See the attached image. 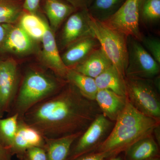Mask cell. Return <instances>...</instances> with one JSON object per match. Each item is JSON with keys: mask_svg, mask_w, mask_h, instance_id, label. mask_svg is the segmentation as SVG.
Listing matches in <instances>:
<instances>
[{"mask_svg": "<svg viewBox=\"0 0 160 160\" xmlns=\"http://www.w3.org/2000/svg\"><path fill=\"white\" fill-rule=\"evenodd\" d=\"M102 113L95 101L68 82L61 91L32 107L22 118L46 138L84 132Z\"/></svg>", "mask_w": 160, "mask_h": 160, "instance_id": "1", "label": "cell"}, {"mask_svg": "<svg viewBox=\"0 0 160 160\" xmlns=\"http://www.w3.org/2000/svg\"><path fill=\"white\" fill-rule=\"evenodd\" d=\"M115 122L108 136L93 152H109L117 156L138 140L152 134L160 123L141 113L127 97L126 106Z\"/></svg>", "mask_w": 160, "mask_h": 160, "instance_id": "2", "label": "cell"}, {"mask_svg": "<svg viewBox=\"0 0 160 160\" xmlns=\"http://www.w3.org/2000/svg\"><path fill=\"white\" fill-rule=\"evenodd\" d=\"M68 82L55 77L42 70L31 69L25 74L12 104L10 115L17 114L19 118L32 107L58 93Z\"/></svg>", "mask_w": 160, "mask_h": 160, "instance_id": "3", "label": "cell"}, {"mask_svg": "<svg viewBox=\"0 0 160 160\" xmlns=\"http://www.w3.org/2000/svg\"><path fill=\"white\" fill-rule=\"evenodd\" d=\"M89 26L100 48L120 74L126 77L128 58V37L90 16Z\"/></svg>", "mask_w": 160, "mask_h": 160, "instance_id": "4", "label": "cell"}, {"mask_svg": "<svg viewBox=\"0 0 160 160\" xmlns=\"http://www.w3.org/2000/svg\"><path fill=\"white\" fill-rule=\"evenodd\" d=\"M126 97L142 114L160 121V92L152 79L125 78Z\"/></svg>", "mask_w": 160, "mask_h": 160, "instance_id": "5", "label": "cell"}, {"mask_svg": "<svg viewBox=\"0 0 160 160\" xmlns=\"http://www.w3.org/2000/svg\"><path fill=\"white\" fill-rule=\"evenodd\" d=\"M128 64L126 77L153 79L159 75L160 64L143 47L142 43L128 37Z\"/></svg>", "mask_w": 160, "mask_h": 160, "instance_id": "6", "label": "cell"}, {"mask_svg": "<svg viewBox=\"0 0 160 160\" xmlns=\"http://www.w3.org/2000/svg\"><path fill=\"white\" fill-rule=\"evenodd\" d=\"M113 122L101 113L72 146L66 160H74L94 151L111 131Z\"/></svg>", "mask_w": 160, "mask_h": 160, "instance_id": "7", "label": "cell"}, {"mask_svg": "<svg viewBox=\"0 0 160 160\" xmlns=\"http://www.w3.org/2000/svg\"><path fill=\"white\" fill-rule=\"evenodd\" d=\"M138 1L126 0L113 15L103 22L141 42L143 36L140 29Z\"/></svg>", "mask_w": 160, "mask_h": 160, "instance_id": "8", "label": "cell"}, {"mask_svg": "<svg viewBox=\"0 0 160 160\" xmlns=\"http://www.w3.org/2000/svg\"><path fill=\"white\" fill-rule=\"evenodd\" d=\"M17 63L12 59L0 61V110L9 113L19 88Z\"/></svg>", "mask_w": 160, "mask_h": 160, "instance_id": "9", "label": "cell"}, {"mask_svg": "<svg viewBox=\"0 0 160 160\" xmlns=\"http://www.w3.org/2000/svg\"><path fill=\"white\" fill-rule=\"evenodd\" d=\"M89 19L90 15L86 8L77 9L66 19L60 35V46L62 49L93 35L89 26Z\"/></svg>", "mask_w": 160, "mask_h": 160, "instance_id": "10", "label": "cell"}, {"mask_svg": "<svg viewBox=\"0 0 160 160\" xmlns=\"http://www.w3.org/2000/svg\"><path fill=\"white\" fill-rule=\"evenodd\" d=\"M41 42L42 44L41 55L42 62L44 66L51 69L56 76L66 80V75L69 69L62 60L54 32L47 24Z\"/></svg>", "mask_w": 160, "mask_h": 160, "instance_id": "11", "label": "cell"}, {"mask_svg": "<svg viewBox=\"0 0 160 160\" xmlns=\"http://www.w3.org/2000/svg\"><path fill=\"white\" fill-rule=\"evenodd\" d=\"M45 138L41 133L19 118L16 134L10 149L12 155L23 159L26 150L33 147H45Z\"/></svg>", "mask_w": 160, "mask_h": 160, "instance_id": "12", "label": "cell"}, {"mask_svg": "<svg viewBox=\"0 0 160 160\" xmlns=\"http://www.w3.org/2000/svg\"><path fill=\"white\" fill-rule=\"evenodd\" d=\"M34 41L19 25H10L2 46L0 48V54L11 53L19 56L30 54L34 51Z\"/></svg>", "mask_w": 160, "mask_h": 160, "instance_id": "13", "label": "cell"}, {"mask_svg": "<svg viewBox=\"0 0 160 160\" xmlns=\"http://www.w3.org/2000/svg\"><path fill=\"white\" fill-rule=\"evenodd\" d=\"M99 47V43L92 35L83 38L68 46L61 57L65 66L69 69H72Z\"/></svg>", "mask_w": 160, "mask_h": 160, "instance_id": "14", "label": "cell"}, {"mask_svg": "<svg viewBox=\"0 0 160 160\" xmlns=\"http://www.w3.org/2000/svg\"><path fill=\"white\" fill-rule=\"evenodd\" d=\"M95 101L102 114L114 122L126 106V97L108 89H98Z\"/></svg>", "mask_w": 160, "mask_h": 160, "instance_id": "15", "label": "cell"}, {"mask_svg": "<svg viewBox=\"0 0 160 160\" xmlns=\"http://www.w3.org/2000/svg\"><path fill=\"white\" fill-rule=\"evenodd\" d=\"M158 145L152 134L138 140L125 152L124 160H147L159 157Z\"/></svg>", "mask_w": 160, "mask_h": 160, "instance_id": "16", "label": "cell"}, {"mask_svg": "<svg viewBox=\"0 0 160 160\" xmlns=\"http://www.w3.org/2000/svg\"><path fill=\"white\" fill-rule=\"evenodd\" d=\"M111 65L110 60L99 47L72 69L95 79Z\"/></svg>", "mask_w": 160, "mask_h": 160, "instance_id": "17", "label": "cell"}, {"mask_svg": "<svg viewBox=\"0 0 160 160\" xmlns=\"http://www.w3.org/2000/svg\"><path fill=\"white\" fill-rule=\"evenodd\" d=\"M78 132L56 138H45V148L47 160H66L72 146L82 135Z\"/></svg>", "mask_w": 160, "mask_h": 160, "instance_id": "18", "label": "cell"}, {"mask_svg": "<svg viewBox=\"0 0 160 160\" xmlns=\"http://www.w3.org/2000/svg\"><path fill=\"white\" fill-rule=\"evenodd\" d=\"M77 10L65 0H45L44 11L52 31H57L69 16Z\"/></svg>", "mask_w": 160, "mask_h": 160, "instance_id": "19", "label": "cell"}, {"mask_svg": "<svg viewBox=\"0 0 160 160\" xmlns=\"http://www.w3.org/2000/svg\"><path fill=\"white\" fill-rule=\"evenodd\" d=\"M95 80L98 89H108L120 95L126 96L125 78L113 65L103 72Z\"/></svg>", "mask_w": 160, "mask_h": 160, "instance_id": "20", "label": "cell"}, {"mask_svg": "<svg viewBox=\"0 0 160 160\" xmlns=\"http://www.w3.org/2000/svg\"><path fill=\"white\" fill-rule=\"evenodd\" d=\"M126 0H89L86 9L91 17L105 22L118 11Z\"/></svg>", "mask_w": 160, "mask_h": 160, "instance_id": "21", "label": "cell"}, {"mask_svg": "<svg viewBox=\"0 0 160 160\" xmlns=\"http://www.w3.org/2000/svg\"><path fill=\"white\" fill-rule=\"evenodd\" d=\"M66 80L73 85L84 97L95 101L98 90L95 79L74 69H69L66 75Z\"/></svg>", "mask_w": 160, "mask_h": 160, "instance_id": "22", "label": "cell"}, {"mask_svg": "<svg viewBox=\"0 0 160 160\" xmlns=\"http://www.w3.org/2000/svg\"><path fill=\"white\" fill-rule=\"evenodd\" d=\"M19 25L34 41H42L47 23L38 14L23 12L19 20Z\"/></svg>", "mask_w": 160, "mask_h": 160, "instance_id": "23", "label": "cell"}, {"mask_svg": "<svg viewBox=\"0 0 160 160\" xmlns=\"http://www.w3.org/2000/svg\"><path fill=\"white\" fill-rule=\"evenodd\" d=\"M23 3L20 0H0V24L12 25L19 21L24 12Z\"/></svg>", "mask_w": 160, "mask_h": 160, "instance_id": "24", "label": "cell"}, {"mask_svg": "<svg viewBox=\"0 0 160 160\" xmlns=\"http://www.w3.org/2000/svg\"><path fill=\"white\" fill-rule=\"evenodd\" d=\"M140 21L146 25H151L159 22L160 0H139Z\"/></svg>", "mask_w": 160, "mask_h": 160, "instance_id": "25", "label": "cell"}, {"mask_svg": "<svg viewBox=\"0 0 160 160\" xmlns=\"http://www.w3.org/2000/svg\"><path fill=\"white\" fill-rule=\"evenodd\" d=\"M18 119L17 114L0 118V142L9 149L17 131Z\"/></svg>", "mask_w": 160, "mask_h": 160, "instance_id": "26", "label": "cell"}, {"mask_svg": "<svg viewBox=\"0 0 160 160\" xmlns=\"http://www.w3.org/2000/svg\"><path fill=\"white\" fill-rule=\"evenodd\" d=\"M141 43L149 54L160 64L159 38L152 37L143 36Z\"/></svg>", "mask_w": 160, "mask_h": 160, "instance_id": "27", "label": "cell"}, {"mask_svg": "<svg viewBox=\"0 0 160 160\" xmlns=\"http://www.w3.org/2000/svg\"><path fill=\"white\" fill-rule=\"evenodd\" d=\"M24 160H47L46 149L43 147H33L26 150Z\"/></svg>", "mask_w": 160, "mask_h": 160, "instance_id": "28", "label": "cell"}, {"mask_svg": "<svg viewBox=\"0 0 160 160\" xmlns=\"http://www.w3.org/2000/svg\"><path fill=\"white\" fill-rule=\"evenodd\" d=\"M113 157L109 152H93L81 156L74 160H107Z\"/></svg>", "mask_w": 160, "mask_h": 160, "instance_id": "29", "label": "cell"}, {"mask_svg": "<svg viewBox=\"0 0 160 160\" xmlns=\"http://www.w3.org/2000/svg\"><path fill=\"white\" fill-rule=\"evenodd\" d=\"M41 0H24L23 9L27 12L37 14Z\"/></svg>", "mask_w": 160, "mask_h": 160, "instance_id": "30", "label": "cell"}, {"mask_svg": "<svg viewBox=\"0 0 160 160\" xmlns=\"http://www.w3.org/2000/svg\"><path fill=\"white\" fill-rule=\"evenodd\" d=\"M76 9L86 8L89 0H65Z\"/></svg>", "mask_w": 160, "mask_h": 160, "instance_id": "31", "label": "cell"}, {"mask_svg": "<svg viewBox=\"0 0 160 160\" xmlns=\"http://www.w3.org/2000/svg\"><path fill=\"white\" fill-rule=\"evenodd\" d=\"M11 151L0 142V160H12Z\"/></svg>", "mask_w": 160, "mask_h": 160, "instance_id": "32", "label": "cell"}, {"mask_svg": "<svg viewBox=\"0 0 160 160\" xmlns=\"http://www.w3.org/2000/svg\"><path fill=\"white\" fill-rule=\"evenodd\" d=\"M10 25V24H0V48L2 46Z\"/></svg>", "mask_w": 160, "mask_h": 160, "instance_id": "33", "label": "cell"}, {"mask_svg": "<svg viewBox=\"0 0 160 160\" xmlns=\"http://www.w3.org/2000/svg\"><path fill=\"white\" fill-rule=\"evenodd\" d=\"M152 133L154 134V138L156 139V141L158 143L159 146L160 143V125H158L154 128Z\"/></svg>", "mask_w": 160, "mask_h": 160, "instance_id": "34", "label": "cell"}, {"mask_svg": "<svg viewBox=\"0 0 160 160\" xmlns=\"http://www.w3.org/2000/svg\"><path fill=\"white\" fill-rule=\"evenodd\" d=\"M107 160H123L122 159L119 157H118V156H117L113 157L110 158L108 159Z\"/></svg>", "mask_w": 160, "mask_h": 160, "instance_id": "35", "label": "cell"}, {"mask_svg": "<svg viewBox=\"0 0 160 160\" xmlns=\"http://www.w3.org/2000/svg\"><path fill=\"white\" fill-rule=\"evenodd\" d=\"M147 160H160L159 157H158L153 158Z\"/></svg>", "mask_w": 160, "mask_h": 160, "instance_id": "36", "label": "cell"}, {"mask_svg": "<svg viewBox=\"0 0 160 160\" xmlns=\"http://www.w3.org/2000/svg\"><path fill=\"white\" fill-rule=\"evenodd\" d=\"M3 115H4V114H3L2 113V112H1V110H0V118H3Z\"/></svg>", "mask_w": 160, "mask_h": 160, "instance_id": "37", "label": "cell"}, {"mask_svg": "<svg viewBox=\"0 0 160 160\" xmlns=\"http://www.w3.org/2000/svg\"><path fill=\"white\" fill-rule=\"evenodd\" d=\"M18 160H24L23 159H18Z\"/></svg>", "mask_w": 160, "mask_h": 160, "instance_id": "38", "label": "cell"}]
</instances>
